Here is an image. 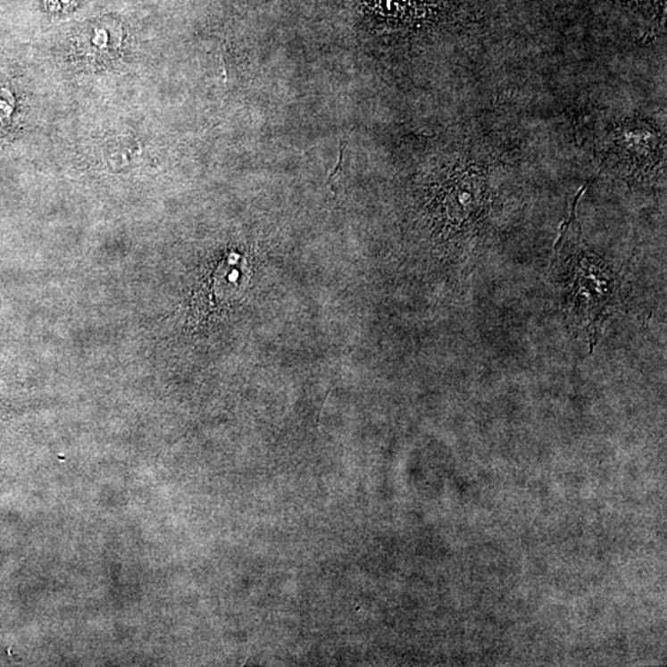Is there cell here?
Segmentation results:
<instances>
[{
	"label": "cell",
	"mask_w": 667,
	"mask_h": 667,
	"mask_svg": "<svg viewBox=\"0 0 667 667\" xmlns=\"http://www.w3.org/2000/svg\"><path fill=\"white\" fill-rule=\"evenodd\" d=\"M579 196L573 203L571 218L563 227L555 245V265L563 286L567 318L595 345L602 325L613 311L617 282L604 261L582 243L575 215Z\"/></svg>",
	"instance_id": "1"
},
{
	"label": "cell",
	"mask_w": 667,
	"mask_h": 667,
	"mask_svg": "<svg viewBox=\"0 0 667 667\" xmlns=\"http://www.w3.org/2000/svg\"><path fill=\"white\" fill-rule=\"evenodd\" d=\"M344 154L345 145L341 143L339 148V161H338V163L335 164L334 169L330 171V173H329L328 185H330V183L333 182V179H337V177L340 175L341 171H343Z\"/></svg>",
	"instance_id": "2"
},
{
	"label": "cell",
	"mask_w": 667,
	"mask_h": 667,
	"mask_svg": "<svg viewBox=\"0 0 667 667\" xmlns=\"http://www.w3.org/2000/svg\"><path fill=\"white\" fill-rule=\"evenodd\" d=\"M53 3H54V4L53 5L56 9H60V8L66 9L67 6L72 4L73 0H53Z\"/></svg>",
	"instance_id": "3"
}]
</instances>
